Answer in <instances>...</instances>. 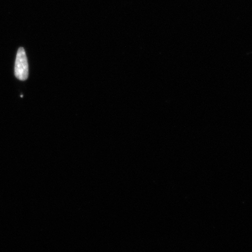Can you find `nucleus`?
I'll list each match as a JSON object with an SVG mask.
<instances>
[{"mask_svg":"<svg viewBox=\"0 0 252 252\" xmlns=\"http://www.w3.org/2000/svg\"><path fill=\"white\" fill-rule=\"evenodd\" d=\"M29 75L26 53L23 47L18 49L15 64V75L18 80L25 81Z\"/></svg>","mask_w":252,"mask_h":252,"instance_id":"nucleus-1","label":"nucleus"}]
</instances>
